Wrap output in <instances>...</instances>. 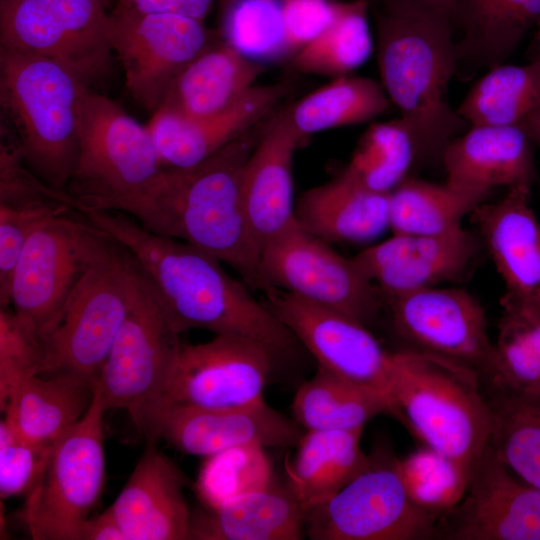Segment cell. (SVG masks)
Instances as JSON below:
<instances>
[{"label": "cell", "mask_w": 540, "mask_h": 540, "mask_svg": "<svg viewBox=\"0 0 540 540\" xmlns=\"http://www.w3.org/2000/svg\"><path fill=\"white\" fill-rule=\"evenodd\" d=\"M77 212L132 254L179 334L204 329L238 336L265 346L275 357L294 351L298 341L292 332L218 259L186 242L148 231L124 213Z\"/></svg>", "instance_id": "1"}, {"label": "cell", "mask_w": 540, "mask_h": 540, "mask_svg": "<svg viewBox=\"0 0 540 540\" xmlns=\"http://www.w3.org/2000/svg\"><path fill=\"white\" fill-rule=\"evenodd\" d=\"M377 61L381 85L411 129L422 166L441 164L450 141L469 128L446 97L458 68L451 15L384 0L377 14Z\"/></svg>", "instance_id": "2"}, {"label": "cell", "mask_w": 540, "mask_h": 540, "mask_svg": "<svg viewBox=\"0 0 540 540\" xmlns=\"http://www.w3.org/2000/svg\"><path fill=\"white\" fill-rule=\"evenodd\" d=\"M166 186L167 168L147 126L87 89L78 157L66 188L73 209L124 213L153 232Z\"/></svg>", "instance_id": "3"}, {"label": "cell", "mask_w": 540, "mask_h": 540, "mask_svg": "<svg viewBox=\"0 0 540 540\" xmlns=\"http://www.w3.org/2000/svg\"><path fill=\"white\" fill-rule=\"evenodd\" d=\"M253 128L202 162L167 168L156 234L186 242L231 266L251 289L264 290L260 253L242 201L245 164L260 135Z\"/></svg>", "instance_id": "4"}, {"label": "cell", "mask_w": 540, "mask_h": 540, "mask_svg": "<svg viewBox=\"0 0 540 540\" xmlns=\"http://www.w3.org/2000/svg\"><path fill=\"white\" fill-rule=\"evenodd\" d=\"M474 369L434 353L394 352L390 412L424 445L451 461L468 482L493 430V412Z\"/></svg>", "instance_id": "5"}, {"label": "cell", "mask_w": 540, "mask_h": 540, "mask_svg": "<svg viewBox=\"0 0 540 540\" xmlns=\"http://www.w3.org/2000/svg\"><path fill=\"white\" fill-rule=\"evenodd\" d=\"M90 87L62 64L0 49V102L26 166L66 192L76 165L84 95Z\"/></svg>", "instance_id": "6"}, {"label": "cell", "mask_w": 540, "mask_h": 540, "mask_svg": "<svg viewBox=\"0 0 540 540\" xmlns=\"http://www.w3.org/2000/svg\"><path fill=\"white\" fill-rule=\"evenodd\" d=\"M139 274L132 254L108 237L41 337L42 375L68 374L95 384L133 303Z\"/></svg>", "instance_id": "7"}, {"label": "cell", "mask_w": 540, "mask_h": 540, "mask_svg": "<svg viewBox=\"0 0 540 540\" xmlns=\"http://www.w3.org/2000/svg\"><path fill=\"white\" fill-rule=\"evenodd\" d=\"M399 460L376 447L366 467L329 499L304 511L312 540H425L437 536L440 516L417 505Z\"/></svg>", "instance_id": "8"}, {"label": "cell", "mask_w": 540, "mask_h": 540, "mask_svg": "<svg viewBox=\"0 0 540 540\" xmlns=\"http://www.w3.org/2000/svg\"><path fill=\"white\" fill-rule=\"evenodd\" d=\"M105 412L95 386L85 415L52 445L22 511L33 539L76 540L80 524L98 503L105 479Z\"/></svg>", "instance_id": "9"}, {"label": "cell", "mask_w": 540, "mask_h": 540, "mask_svg": "<svg viewBox=\"0 0 540 540\" xmlns=\"http://www.w3.org/2000/svg\"><path fill=\"white\" fill-rule=\"evenodd\" d=\"M179 335L140 268L133 303L95 382L106 411L125 410L135 425L142 409L162 398L179 360Z\"/></svg>", "instance_id": "10"}, {"label": "cell", "mask_w": 540, "mask_h": 540, "mask_svg": "<svg viewBox=\"0 0 540 540\" xmlns=\"http://www.w3.org/2000/svg\"><path fill=\"white\" fill-rule=\"evenodd\" d=\"M110 0H0V49L54 60L87 86L110 69Z\"/></svg>", "instance_id": "11"}, {"label": "cell", "mask_w": 540, "mask_h": 540, "mask_svg": "<svg viewBox=\"0 0 540 540\" xmlns=\"http://www.w3.org/2000/svg\"><path fill=\"white\" fill-rule=\"evenodd\" d=\"M264 291L276 288L373 325L383 300L355 259L296 222L271 239L259 262Z\"/></svg>", "instance_id": "12"}, {"label": "cell", "mask_w": 540, "mask_h": 540, "mask_svg": "<svg viewBox=\"0 0 540 540\" xmlns=\"http://www.w3.org/2000/svg\"><path fill=\"white\" fill-rule=\"evenodd\" d=\"M68 214L52 217L34 232L10 283L8 305L41 337L108 238L79 213L80 218Z\"/></svg>", "instance_id": "13"}, {"label": "cell", "mask_w": 540, "mask_h": 540, "mask_svg": "<svg viewBox=\"0 0 540 540\" xmlns=\"http://www.w3.org/2000/svg\"><path fill=\"white\" fill-rule=\"evenodd\" d=\"M107 31L126 89L152 113L183 68L215 40L202 20L116 6L109 13Z\"/></svg>", "instance_id": "14"}, {"label": "cell", "mask_w": 540, "mask_h": 540, "mask_svg": "<svg viewBox=\"0 0 540 540\" xmlns=\"http://www.w3.org/2000/svg\"><path fill=\"white\" fill-rule=\"evenodd\" d=\"M148 440L162 439L178 451L208 457L236 446H297L301 426L264 401L236 408L204 409L154 401L135 423Z\"/></svg>", "instance_id": "15"}, {"label": "cell", "mask_w": 540, "mask_h": 540, "mask_svg": "<svg viewBox=\"0 0 540 540\" xmlns=\"http://www.w3.org/2000/svg\"><path fill=\"white\" fill-rule=\"evenodd\" d=\"M263 293L266 306L315 357L318 366L389 400L394 352L386 350L368 326L276 288Z\"/></svg>", "instance_id": "16"}, {"label": "cell", "mask_w": 540, "mask_h": 540, "mask_svg": "<svg viewBox=\"0 0 540 540\" xmlns=\"http://www.w3.org/2000/svg\"><path fill=\"white\" fill-rule=\"evenodd\" d=\"M275 359L265 346L232 335L182 344L176 369L159 400L204 409L262 402Z\"/></svg>", "instance_id": "17"}, {"label": "cell", "mask_w": 540, "mask_h": 540, "mask_svg": "<svg viewBox=\"0 0 540 540\" xmlns=\"http://www.w3.org/2000/svg\"><path fill=\"white\" fill-rule=\"evenodd\" d=\"M395 332L414 349L464 364L481 380L493 356L485 309L462 288L428 287L383 299Z\"/></svg>", "instance_id": "18"}, {"label": "cell", "mask_w": 540, "mask_h": 540, "mask_svg": "<svg viewBox=\"0 0 540 540\" xmlns=\"http://www.w3.org/2000/svg\"><path fill=\"white\" fill-rule=\"evenodd\" d=\"M437 536L451 540H540V489L517 476L488 444L461 501Z\"/></svg>", "instance_id": "19"}, {"label": "cell", "mask_w": 540, "mask_h": 540, "mask_svg": "<svg viewBox=\"0 0 540 540\" xmlns=\"http://www.w3.org/2000/svg\"><path fill=\"white\" fill-rule=\"evenodd\" d=\"M481 246L478 233L460 226L441 234H393L353 258L383 300L461 279Z\"/></svg>", "instance_id": "20"}, {"label": "cell", "mask_w": 540, "mask_h": 540, "mask_svg": "<svg viewBox=\"0 0 540 540\" xmlns=\"http://www.w3.org/2000/svg\"><path fill=\"white\" fill-rule=\"evenodd\" d=\"M306 137L289 107L263 129L244 167L242 201L250 234L260 255L264 246L295 222L292 165Z\"/></svg>", "instance_id": "21"}, {"label": "cell", "mask_w": 540, "mask_h": 540, "mask_svg": "<svg viewBox=\"0 0 540 540\" xmlns=\"http://www.w3.org/2000/svg\"><path fill=\"white\" fill-rule=\"evenodd\" d=\"M286 93L285 83L255 85L225 110L199 118L159 107L146 126L163 166L187 168L255 128Z\"/></svg>", "instance_id": "22"}, {"label": "cell", "mask_w": 540, "mask_h": 540, "mask_svg": "<svg viewBox=\"0 0 540 540\" xmlns=\"http://www.w3.org/2000/svg\"><path fill=\"white\" fill-rule=\"evenodd\" d=\"M511 299L540 308V223L531 188L515 187L470 214Z\"/></svg>", "instance_id": "23"}, {"label": "cell", "mask_w": 540, "mask_h": 540, "mask_svg": "<svg viewBox=\"0 0 540 540\" xmlns=\"http://www.w3.org/2000/svg\"><path fill=\"white\" fill-rule=\"evenodd\" d=\"M178 467L153 444L108 508L126 540H185L191 512Z\"/></svg>", "instance_id": "24"}, {"label": "cell", "mask_w": 540, "mask_h": 540, "mask_svg": "<svg viewBox=\"0 0 540 540\" xmlns=\"http://www.w3.org/2000/svg\"><path fill=\"white\" fill-rule=\"evenodd\" d=\"M533 144L520 125L469 126L444 150L446 181L489 194L497 187L531 188L537 178Z\"/></svg>", "instance_id": "25"}, {"label": "cell", "mask_w": 540, "mask_h": 540, "mask_svg": "<svg viewBox=\"0 0 540 540\" xmlns=\"http://www.w3.org/2000/svg\"><path fill=\"white\" fill-rule=\"evenodd\" d=\"M389 193L374 191L347 170L308 189L295 204V220L326 242H364L389 228Z\"/></svg>", "instance_id": "26"}, {"label": "cell", "mask_w": 540, "mask_h": 540, "mask_svg": "<svg viewBox=\"0 0 540 540\" xmlns=\"http://www.w3.org/2000/svg\"><path fill=\"white\" fill-rule=\"evenodd\" d=\"M304 511L292 489L275 485L217 508L191 512L188 539L300 540Z\"/></svg>", "instance_id": "27"}, {"label": "cell", "mask_w": 540, "mask_h": 540, "mask_svg": "<svg viewBox=\"0 0 540 540\" xmlns=\"http://www.w3.org/2000/svg\"><path fill=\"white\" fill-rule=\"evenodd\" d=\"M261 68L215 39L178 74L159 107L189 118L214 115L252 89Z\"/></svg>", "instance_id": "28"}, {"label": "cell", "mask_w": 540, "mask_h": 540, "mask_svg": "<svg viewBox=\"0 0 540 540\" xmlns=\"http://www.w3.org/2000/svg\"><path fill=\"white\" fill-rule=\"evenodd\" d=\"M458 66L487 70L506 63L527 32L540 22V0H455Z\"/></svg>", "instance_id": "29"}, {"label": "cell", "mask_w": 540, "mask_h": 540, "mask_svg": "<svg viewBox=\"0 0 540 540\" xmlns=\"http://www.w3.org/2000/svg\"><path fill=\"white\" fill-rule=\"evenodd\" d=\"M95 384L68 374L37 375L23 382L1 408L24 440L53 445L89 409Z\"/></svg>", "instance_id": "30"}, {"label": "cell", "mask_w": 540, "mask_h": 540, "mask_svg": "<svg viewBox=\"0 0 540 540\" xmlns=\"http://www.w3.org/2000/svg\"><path fill=\"white\" fill-rule=\"evenodd\" d=\"M363 428L307 431L288 468L289 487L303 511L337 493L368 464L361 448Z\"/></svg>", "instance_id": "31"}, {"label": "cell", "mask_w": 540, "mask_h": 540, "mask_svg": "<svg viewBox=\"0 0 540 540\" xmlns=\"http://www.w3.org/2000/svg\"><path fill=\"white\" fill-rule=\"evenodd\" d=\"M485 382L493 393L540 397V308L503 295Z\"/></svg>", "instance_id": "32"}, {"label": "cell", "mask_w": 540, "mask_h": 540, "mask_svg": "<svg viewBox=\"0 0 540 540\" xmlns=\"http://www.w3.org/2000/svg\"><path fill=\"white\" fill-rule=\"evenodd\" d=\"M295 421L307 431L363 428L378 414L390 412L383 394L345 379L321 366L297 390Z\"/></svg>", "instance_id": "33"}, {"label": "cell", "mask_w": 540, "mask_h": 540, "mask_svg": "<svg viewBox=\"0 0 540 540\" xmlns=\"http://www.w3.org/2000/svg\"><path fill=\"white\" fill-rule=\"evenodd\" d=\"M489 195L410 176L389 193V228L393 234L445 233L462 226Z\"/></svg>", "instance_id": "34"}, {"label": "cell", "mask_w": 540, "mask_h": 540, "mask_svg": "<svg viewBox=\"0 0 540 540\" xmlns=\"http://www.w3.org/2000/svg\"><path fill=\"white\" fill-rule=\"evenodd\" d=\"M540 108V51L526 64L487 70L456 108L469 125H520Z\"/></svg>", "instance_id": "35"}, {"label": "cell", "mask_w": 540, "mask_h": 540, "mask_svg": "<svg viewBox=\"0 0 540 540\" xmlns=\"http://www.w3.org/2000/svg\"><path fill=\"white\" fill-rule=\"evenodd\" d=\"M389 104L381 83L348 74L335 77L289 110L292 122L307 137L324 130L369 122L384 113Z\"/></svg>", "instance_id": "36"}, {"label": "cell", "mask_w": 540, "mask_h": 540, "mask_svg": "<svg viewBox=\"0 0 540 540\" xmlns=\"http://www.w3.org/2000/svg\"><path fill=\"white\" fill-rule=\"evenodd\" d=\"M368 0L340 2L333 22L291 56L299 72L332 77L348 75L373 52Z\"/></svg>", "instance_id": "37"}, {"label": "cell", "mask_w": 540, "mask_h": 540, "mask_svg": "<svg viewBox=\"0 0 540 540\" xmlns=\"http://www.w3.org/2000/svg\"><path fill=\"white\" fill-rule=\"evenodd\" d=\"M421 166L416 139L399 118L369 126L344 169L368 188L390 193Z\"/></svg>", "instance_id": "38"}, {"label": "cell", "mask_w": 540, "mask_h": 540, "mask_svg": "<svg viewBox=\"0 0 540 540\" xmlns=\"http://www.w3.org/2000/svg\"><path fill=\"white\" fill-rule=\"evenodd\" d=\"M489 445L517 476L540 489V397L493 393Z\"/></svg>", "instance_id": "39"}, {"label": "cell", "mask_w": 540, "mask_h": 540, "mask_svg": "<svg viewBox=\"0 0 540 540\" xmlns=\"http://www.w3.org/2000/svg\"><path fill=\"white\" fill-rule=\"evenodd\" d=\"M272 484V464L265 447L248 444L206 457L195 490L204 507L217 508Z\"/></svg>", "instance_id": "40"}, {"label": "cell", "mask_w": 540, "mask_h": 540, "mask_svg": "<svg viewBox=\"0 0 540 540\" xmlns=\"http://www.w3.org/2000/svg\"><path fill=\"white\" fill-rule=\"evenodd\" d=\"M283 0H231L222 21V39L247 59L261 64L292 56Z\"/></svg>", "instance_id": "41"}, {"label": "cell", "mask_w": 540, "mask_h": 540, "mask_svg": "<svg viewBox=\"0 0 540 540\" xmlns=\"http://www.w3.org/2000/svg\"><path fill=\"white\" fill-rule=\"evenodd\" d=\"M401 475L411 499L440 517L463 498L468 480L447 458L424 447L399 460Z\"/></svg>", "instance_id": "42"}, {"label": "cell", "mask_w": 540, "mask_h": 540, "mask_svg": "<svg viewBox=\"0 0 540 540\" xmlns=\"http://www.w3.org/2000/svg\"><path fill=\"white\" fill-rule=\"evenodd\" d=\"M45 350L38 331L13 310L0 311V407L31 377L42 375Z\"/></svg>", "instance_id": "43"}, {"label": "cell", "mask_w": 540, "mask_h": 540, "mask_svg": "<svg viewBox=\"0 0 540 540\" xmlns=\"http://www.w3.org/2000/svg\"><path fill=\"white\" fill-rule=\"evenodd\" d=\"M74 210L66 201L44 200L20 204H0V302L8 306L14 268L34 232L46 221Z\"/></svg>", "instance_id": "44"}, {"label": "cell", "mask_w": 540, "mask_h": 540, "mask_svg": "<svg viewBox=\"0 0 540 540\" xmlns=\"http://www.w3.org/2000/svg\"><path fill=\"white\" fill-rule=\"evenodd\" d=\"M52 445H38L18 436L5 419L0 423L1 498L27 496L40 480Z\"/></svg>", "instance_id": "45"}, {"label": "cell", "mask_w": 540, "mask_h": 540, "mask_svg": "<svg viewBox=\"0 0 540 540\" xmlns=\"http://www.w3.org/2000/svg\"><path fill=\"white\" fill-rule=\"evenodd\" d=\"M339 1L283 0L286 39L292 55L319 36L334 20Z\"/></svg>", "instance_id": "46"}, {"label": "cell", "mask_w": 540, "mask_h": 540, "mask_svg": "<svg viewBox=\"0 0 540 540\" xmlns=\"http://www.w3.org/2000/svg\"><path fill=\"white\" fill-rule=\"evenodd\" d=\"M216 0H116V7L145 13H174L202 20Z\"/></svg>", "instance_id": "47"}, {"label": "cell", "mask_w": 540, "mask_h": 540, "mask_svg": "<svg viewBox=\"0 0 540 540\" xmlns=\"http://www.w3.org/2000/svg\"><path fill=\"white\" fill-rule=\"evenodd\" d=\"M77 540H126L108 508L80 524Z\"/></svg>", "instance_id": "48"}, {"label": "cell", "mask_w": 540, "mask_h": 540, "mask_svg": "<svg viewBox=\"0 0 540 540\" xmlns=\"http://www.w3.org/2000/svg\"><path fill=\"white\" fill-rule=\"evenodd\" d=\"M520 126L532 142L540 146V108L524 119Z\"/></svg>", "instance_id": "49"}, {"label": "cell", "mask_w": 540, "mask_h": 540, "mask_svg": "<svg viewBox=\"0 0 540 540\" xmlns=\"http://www.w3.org/2000/svg\"><path fill=\"white\" fill-rule=\"evenodd\" d=\"M395 1L411 3V4L422 6L425 8L446 12L451 15L455 0H395Z\"/></svg>", "instance_id": "50"}, {"label": "cell", "mask_w": 540, "mask_h": 540, "mask_svg": "<svg viewBox=\"0 0 540 540\" xmlns=\"http://www.w3.org/2000/svg\"><path fill=\"white\" fill-rule=\"evenodd\" d=\"M538 27H539V35H540V22H539V24H538Z\"/></svg>", "instance_id": "51"}]
</instances>
